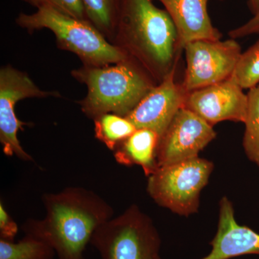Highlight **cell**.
<instances>
[{
	"instance_id": "obj_1",
	"label": "cell",
	"mask_w": 259,
	"mask_h": 259,
	"mask_svg": "<svg viewBox=\"0 0 259 259\" xmlns=\"http://www.w3.org/2000/svg\"><path fill=\"white\" fill-rule=\"evenodd\" d=\"M47 214L29 220L23 226L25 234L51 245L58 259H83L87 245L102 225L113 218L110 204L93 191L68 187L58 193L45 194Z\"/></svg>"
},
{
	"instance_id": "obj_2",
	"label": "cell",
	"mask_w": 259,
	"mask_h": 259,
	"mask_svg": "<svg viewBox=\"0 0 259 259\" xmlns=\"http://www.w3.org/2000/svg\"><path fill=\"white\" fill-rule=\"evenodd\" d=\"M112 45L139 63L158 83L177 67L176 27L153 0H122Z\"/></svg>"
},
{
	"instance_id": "obj_3",
	"label": "cell",
	"mask_w": 259,
	"mask_h": 259,
	"mask_svg": "<svg viewBox=\"0 0 259 259\" xmlns=\"http://www.w3.org/2000/svg\"><path fill=\"white\" fill-rule=\"evenodd\" d=\"M71 74L88 88L86 97L78 103L83 113L93 120L106 113L126 117L158 84L130 57L107 66L83 65Z\"/></svg>"
},
{
	"instance_id": "obj_4",
	"label": "cell",
	"mask_w": 259,
	"mask_h": 259,
	"mask_svg": "<svg viewBox=\"0 0 259 259\" xmlns=\"http://www.w3.org/2000/svg\"><path fill=\"white\" fill-rule=\"evenodd\" d=\"M15 23L30 33L42 29L51 30L58 48L76 54L84 66H107L128 57L88 20L68 16L49 7L39 8L32 14L20 13Z\"/></svg>"
},
{
	"instance_id": "obj_5",
	"label": "cell",
	"mask_w": 259,
	"mask_h": 259,
	"mask_svg": "<svg viewBox=\"0 0 259 259\" xmlns=\"http://www.w3.org/2000/svg\"><path fill=\"white\" fill-rule=\"evenodd\" d=\"M90 243L102 259H161L159 233L136 204L102 225Z\"/></svg>"
},
{
	"instance_id": "obj_6",
	"label": "cell",
	"mask_w": 259,
	"mask_h": 259,
	"mask_svg": "<svg viewBox=\"0 0 259 259\" xmlns=\"http://www.w3.org/2000/svg\"><path fill=\"white\" fill-rule=\"evenodd\" d=\"M213 169L212 161L199 156L159 167L148 177L146 190L158 205L189 217L198 212L201 192Z\"/></svg>"
},
{
	"instance_id": "obj_7",
	"label": "cell",
	"mask_w": 259,
	"mask_h": 259,
	"mask_svg": "<svg viewBox=\"0 0 259 259\" xmlns=\"http://www.w3.org/2000/svg\"><path fill=\"white\" fill-rule=\"evenodd\" d=\"M57 91L40 90L28 74L6 65L0 69V143L8 156H17L24 161H32L18 138L20 130L30 125L19 120L15 113L17 102L27 98L60 97Z\"/></svg>"
},
{
	"instance_id": "obj_8",
	"label": "cell",
	"mask_w": 259,
	"mask_h": 259,
	"mask_svg": "<svg viewBox=\"0 0 259 259\" xmlns=\"http://www.w3.org/2000/svg\"><path fill=\"white\" fill-rule=\"evenodd\" d=\"M183 51L186 69L182 84L187 93L231 78L242 54L241 46L233 38L194 40Z\"/></svg>"
},
{
	"instance_id": "obj_9",
	"label": "cell",
	"mask_w": 259,
	"mask_h": 259,
	"mask_svg": "<svg viewBox=\"0 0 259 259\" xmlns=\"http://www.w3.org/2000/svg\"><path fill=\"white\" fill-rule=\"evenodd\" d=\"M216 136L213 126L182 107L159 140L156 155L158 168L199 157Z\"/></svg>"
},
{
	"instance_id": "obj_10",
	"label": "cell",
	"mask_w": 259,
	"mask_h": 259,
	"mask_svg": "<svg viewBox=\"0 0 259 259\" xmlns=\"http://www.w3.org/2000/svg\"><path fill=\"white\" fill-rule=\"evenodd\" d=\"M212 126L233 121L244 123L248 96L231 78L206 88L190 92L185 107Z\"/></svg>"
},
{
	"instance_id": "obj_11",
	"label": "cell",
	"mask_w": 259,
	"mask_h": 259,
	"mask_svg": "<svg viewBox=\"0 0 259 259\" xmlns=\"http://www.w3.org/2000/svg\"><path fill=\"white\" fill-rule=\"evenodd\" d=\"M176 70H172L126 116L136 129L152 130L161 139L177 112L185 107L188 93L175 80Z\"/></svg>"
},
{
	"instance_id": "obj_12",
	"label": "cell",
	"mask_w": 259,
	"mask_h": 259,
	"mask_svg": "<svg viewBox=\"0 0 259 259\" xmlns=\"http://www.w3.org/2000/svg\"><path fill=\"white\" fill-rule=\"evenodd\" d=\"M219 221L215 236L210 242L212 250L202 259H231L243 255L259 254V234L237 223L231 201H220Z\"/></svg>"
},
{
	"instance_id": "obj_13",
	"label": "cell",
	"mask_w": 259,
	"mask_h": 259,
	"mask_svg": "<svg viewBox=\"0 0 259 259\" xmlns=\"http://www.w3.org/2000/svg\"><path fill=\"white\" fill-rule=\"evenodd\" d=\"M176 27L181 50L188 42L199 40H221L223 34L212 25L209 0H157Z\"/></svg>"
},
{
	"instance_id": "obj_14",
	"label": "cell",
	"mask_w": 259,
	"mask_h": 259,
	"mask_svg": "<svg viewBox=\"0 0 259 259\" xmlns=\"http://www.w3.org/2000/svg\"><path fill=\"white\" fill-rule=\"evenodd\" d=\"M160 137L151 129H136L114 151L116 161L124 166H141L148 177L158 168L157 148Z\"/></svg>"
},
{
	"instance_id": "obj_15",
	"label": "cell",
	"mask_w": 259,
	"mask_h": 259,
	"mask_svg": "<svg viewBox=\"0 0 259 259\" xmlns=\"http://www.w3.org/2000/svg\"><path fill=\"white\" fill-rule=\"evenodd\" d=\"M87 18L109 42L115 36L122 0H81Z\"/></svg>"
},
{
	"instance_id": "obj_16",
	"label": "cell",
	"mask_w": 259,
	"mask_h": 259,
	"mask_svg": "<svg viewBox=\"0 0 259 259\" xmlns=\"http://www.w3.org/2000/svg\"><path fill=\"white\" fill-rule=\"evenodd\" d=\"M93 120L95 138L112 151L136 131L128 119L114 113L103 114Z\"/></svg>"
},
{
	"instance_id": "obj_17",
	"label": "cell",
	"mask_w": 259,
	"mask_h": 259,
	"mask_svg": "<svg viewBox=\"0 0 259 259\" xmlns=\"http://www.w3.org/2000/svg\"><path fill=\"white\" fill-rule=\"evenodd\" d=\"M54 248L40 238L25 234L18 242L0 238V259H54Z\"/></svg>"
},
{
	"instance_id": "obj_18",
	"label": "cell",
	"mask_w": 259,
	"mask_h": 259,
	"mask_svg": "<svg viewBox=\"0 0 259 259\" xmlns=\"http://www.w3.org/2000/svg\"><path fill=\"white\" fill-rule=\"evenodd\" d=\"M247 96L248 110L243 147L247 158L259 167V84L250 89Z\"/></svg>"
},
{
	"instance_id": "obj_19",
	"label": "cell",
	"mask_w": 259,
	"mask_h": 259,
	"mask_svg": "<svg viewBox=\"0 0 259 259\" xmlns=\"http://www.w3.org/2000/svg\"><path fill=\"white\" fill-rule=\"evenodd\" d=\"M231 78L243 90L259 84V39L242 52Z\"/></svg>"
},
{
	"instance_id": "obj_20",
	"label": "cell",
	"mask_w": 259,
	"mask_h": 259,
	"mask_svg": "<svg viewBox=\"0 0 259 259\" xmlns=\"http://www.w3.org/2000/svg\"><path fill=\"white\" fill-rule=\"evenodd\" d=\"M39 9L49 7L60 12L63 14L79 19L88 20L85 13L84 7L81 0H20Z\"/></svg>"
},
{
	"instance_id": "obj_21",
	"label": "cell",
	"mask_w": 259,
	"mask_h": 259,
	"mask_svg": "<svg viewBox=\"0 0 259 259\" xmlns=\"http://www.w3.org/2000/svg\"><path fill=\"white\" fill-rule=\"evenodd\" d=\"M18 226L5 209L3 201L0 202V238L8 241H14L18 234Z\"/></svg>"
},
{
	"instance_id": "obj_22",
	"label": "cell",
	"mask_w": 259,
	"mask_h": 259,
	"mask_svg": "<svg viewBox=\"0 0 259 259\" xmlns=\"http://www.w3.org/2000/svg\"><path fill=\"white\" fill-rule=\"evenodd\" d=\"M259 34V14L255 15L244 25L233 29L228 32L230 37L233 39Z\"/></svg>"
},
{
	"instance_id": "obj_23",
	"label": "cell",
	"mask_w": 259,
	"mask_h": 259,
	"mask_svg": "<svg viewBox=\"0 0 259 259\" xmlns=\"http://www.w3.org/2000/svg\"><path fill=\"white\" fill-rule=\"evenodd\" d=\"M248 5L253 16L259 14V0H248Z\"/></svg>"
},
{
	"instance_id": "obj_24",
	"label": "cell",
	"mask_w": 259,
	"mask_h": 259,
	"mask_svg": "<svg viewBox=\"0 0 259 259\" xmlns=\"http://www.w3.org/2000/svg\"><path fill=\"white\" fill-rule=\"evenodd\" d=\"M220 1H223V0H220Z\"/></svg>"
}]
</instances>
